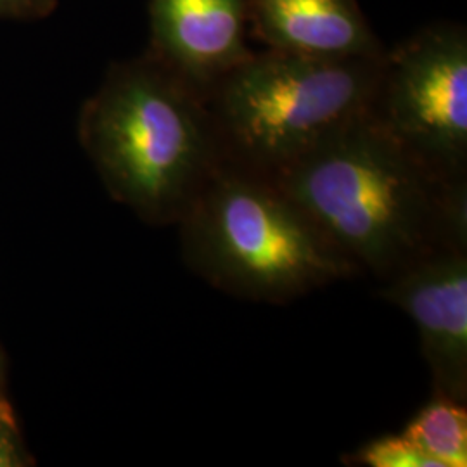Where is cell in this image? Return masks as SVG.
I'll use <instances>...</instances> for the list:
<instances>
[{
	"label": "cell",
	"mask_w": 467,
	"mask_h": 467,
	"mask_svg": "<svg viewBox=\"0 0 467 467\" xmlns=\"http://www.w3.org/2000/svg\"><path fill=\"white\" fill-rule=\"evenodd\" d=\"M368 113L426 167L466 182V28L436 23L386 50Z\"/></svg>",
	"instance_id": "cell-5"
},
{
	"label": "cell",
	"mask_w": 467,
	"mask_h": 467,
	"mask_svg": "<svg viewBox=\"0 0 467 467\" xmlns=\"http://www.w3.org/2000/svg\"><path fill=\"white\" fill-rule=\"evenodd\" d=\"M270 179L381 283L438 251L467 250V181L426 167L368 111Z\"/></svg>",
	"instance_id": "cell-1"
},
{
	"label": "cell",
	"mask_w": 467,
	"mask_h": 467,
	"mask_svg": "<svg viewBox=\"0 0 467 467\" xmlns=\"http://www.w3.org/2000/svg\"><path fill=\"white\" fill-rule=\"evenodd\" d=\"M54 0H0V15L32 16L49 13Z\"/></svg>",
	"instance_id": "cell-11"
},
{
	"label": "cell",
	"mask_w": 467,
	"mask_h": 467,
	"mask_svg": "<svg viewBox=\"0 0 467 467\" xmlns=\"http://www.w3.org/2000/svg\"><path fill=\"white\" fill-rule=\"evenodd\" d=\"M403 434L440 467L467 466L466 403L433 393L409 420Z\"/></svg>",
	"instance_id": "cell-9"
},
{
	"label": "cell",
	"mask_w": 467,
	"mask_h": 467,
	"mask_svg": "<svg viewBox=\"0 0 467 467\" xmlns=\"http://www.w3.org/2000/svg\"><path fill=\"white\" fill-rule=\"evenodd\" d=\"M15 464V453L11 441L0 434V467H9Z\"/></svg>",
	"instance_id": "cell-12"
},
{
	"label": "cell",
	"mask_w": 467,
	"mask_h": 467,
	"mask_svg": "<svg viewBox=\"0 0 467 467\" xmlns=\"http://www.w3.org/2000/svg\"><path fill=\"white\" fill-rule=\"evenodd\" d=\"M85 132L111 184L154 217L181 222L222 163L204 98L150 54L113 71Z\"/></svg>",
	"instance_id": "cell-4"
},
{
	"label": "cell",
	"mask_w": 467,
	"mask_h": 467,
	"mask_svg": "<svg viewBox=\"0 0 467 467\" xmlns=\"http://www.w3.org/2000/svg\"><path fill=\"white\" fill-rule=\"evenodd\" d=\"M250 34L268 50L312 57H378L381 40L357 0H246Z\"/></svg>",
	"instance_id": "cell-8"
},
{
	"label": "cell",
	"mask_w": 467,
	"mask_h": 467,
	"mask_svg": "<svg viewBox=\"0 0 467 467\" xmlns=\"http://www.w3.org/2000/svg\"><path fill=\"white\" fill-rule=\"evenodd\" d=\"M150 56L204 98L253 56L246 0H150Z\"/></svg>",
	"instance_id": "cell-7"
},
{
	"label": "cell",
	"mask_w": 467,
	"mask_h": 467,
	"mask_svg": "<svg viewBox=\"0 0 467 467\" xmlns=\"http://www.w3.org/2000/svg\"><path fill=\"white\" fill-rule=\"evenodd\" d=\"M348 466L366 467H440L405 434H383L345 457Z\"/></svg>",
	"instance_id": "cell-10"
},
{
	"label": "cell",
	"mask_w": 467,
	"mask_h": 467,
	"mask_svg": "<svg viewBox=\"0 0 467 467\" xmlns=\"http://www.w3.org/2000/svg\"><path fill=\"white\" fill-rule=\"evenodd\" d=\"M181 225L189 267L235 298L281 305L360 275L270 177L225 161Z\"/></svg>",
	"instance_id": "cell-2"
},
{
	"label": "cell",
	"mask_w": 467,
	"mask_h": 467,
	"mask_svg": "<svg viewBox=\"0 0 467 467\" xmlns=\"http://www.w3.org/2000/svg\"><path fill=\"white\" fill-rule=\"evenodd\" d=\"M384 56L253 52L204 96L222 161L265 177L289 167L368 113Z\"/></svg>",
	"instance_id": "cell-3"
},
{
	"label": "cell",
	"mask_w": 467,
	"mask_h": 467,
	"mask_svg": "<svg viewBox=\"0 0 467 467\" xmlns=\"http://www.w3.org/2000/svg\"><path fill=\"white\" fill-rule=\"evenodd\" d=\"M379 296L414 320L434 395L467 401V250L433 253L381 283Z\"/></svg>",
	"instance_id": "cell-6"
}]
</instances>
